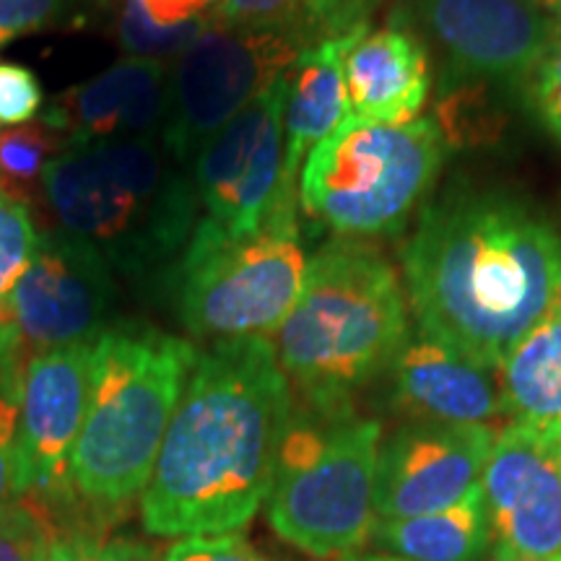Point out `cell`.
Listing matches in <instances>:
<instances>
[{
    "mask_svg": "<svg viewBox=\"0 0 561 561\" xmlns=\"http://www.w3.org/2000/svg\"><path fill=\"white\" fill-rule=\"evenodd\" d=\"M294 413L271 339L216 341L198 356L140 494L151 536L240 533L276 476Z\"/></svg>",
    "mask_w": 561,
    "mask_h": 561,
    "instance_id": "1",
    "label": "cell"
},
{
    "mask_svg": "<svg viewBox=\"0 0 561 561\" xmlns=\"http://www.w3.org/2000/svg\"><path fill=\"white\" fill-rule=\"evenodd\" d=\"M403 273L419 333L496 371L561 297V237L520 198L450 195L421 214Z\"/></svg>",
    "mask_w": 561,
    "mask_h": 561,
    "instance_id": "2",
    "label": "cell"
},
{
    "mask_svg": "<svg viewBox=\"0 0 561 561\" xmlns=\"http://www.w3.org/2000/svg\"><path fill=\"white\" fill-rule=\"evenodd\" d=\"M411 339L396 268L380 250L341 237L307 265L305 286L273 333L278 367L305 409H351Z\"/></svg>",
    "mask_w": 561,
    "mask_h": 561,
    "instance_id": "3",
    "label": "cell"
},
{
    "mask_svg": "<svg viewBox=\"0 0 561 561\" xmlns=\"http://www.w3.org/2000/svg\"><path fill=\"white\" fill-rule=\"evenodd\" d=\"M42 198L62 231L128 276L187 248L201 203L187 164L159 138L70 146L47 167Z\"/></svg>",
    "mask_w": 561,
    "mask_h": 561,
    "instance_id": "4",
    "label": "cell"
},
{
    "mask_svg": "<svg viewBox=\"0 0 561 561\" xmlns=\"http://www.w3.org/2000/svg\"><path fill=\"white\" fill-rule=\"evenodd\" d=\"M198 356L159 331H104L94 341L87 416L68 462V486L83 502L121 510L144 494Z\"/></svg>",
    "mask_w": 561,
    "mask_h": 561,
    "instance_id": "5",
    "label": "cell"
},
{
    "mask_svg": "<svg viewBox=\"0 0 561 561\" xmlns=\"http://www.w3.org/2000/svg\"><path fill=\"white\" fill-rule=\"evenodd\" d=\"M382 426L354 409L291 413L268 494L271 528L314 559H341L371 541Z\"/></svg>",
    "mask_w": 561,
    "mask_h": 561,
    "instance_id": "6",
    "label": "cell"
},
{
    "mask_svg": "<svg viewBox=\"0 0 561 561\" xmlns=\"http://www.w3.org/2000/svg\"><path fill=\"white\" fill-rule=\"evenodd\" d=\"M445 161L439 125L369 123L346 117L305 159L301 210L348 240L392 234L432 191Z\"/></svg>",
    "mask_w": 561,
    "mask_h": 561,
    "instance_id": "7",
    "label": "cell"
},
{
    "mask_svg": "<svg viewBox=\"0 0 561 561\" xmlns=\"http://www.w3.org/2000/svg\"><path fill=\"white\" fill-rule=\"evenodd\" d=\"M307 257L294 206L255 234H231L208 216L182 250L180 318L195 339L237 341L278 331L305 286Z\"/></svg>",
    "mask_w": 561,
    "mask_h": 561,
    "instance_id": "8",
    "label": "cell"
},
{
    "mask_svg": "<svg viewBox=\"0 0 561 561\" xmlns=\"http://www.w3.org/2000/svg\"><path fill=\"white\" fill-rule=\"evenodd\" d=\"M314 42L299 26H221L208 30L170 62V115L164 144L193 161L237 112L297 66Z\"/></svg>",
    "mask_w": 561,
    "mask_h": 561,
    "instance_id": "9",
    "label": "cell"
},
{
    "mask_svg": "<svg viewBox=\"0 0 561 561\" xmlns=\"http://www.w3.org/2000/svg\"><path fill=\"white\" fill-rule=\"evenodd\" d=\"M286 76L237 112L195 157L198 201L208 219L231 234H255L278 208L297 201L284 191Z\"/></svg>",
    "mask_w": 561,
    "mask_h": 561,
    "instance_id": "10",
    "label": "cell"
},
{
    "mask_svg": "<svg viewBox=\"0 0 561 561\" xmlns=\"http://www.w3.org/2000/svg\"><path fill=\"white\" fill-rule=\"evenodd\" d=\"M115 280L89 242L68 231L39 237L34 261L0 305L26 362L45 351L94 343L102 335Z\"/></svg>",
    "mask_w": 561,
    "mask_h": 561,
    "instance_id": "11",
    "label": "cell"
},
{
    "mask_svg": "<svg viewBox=\"0 0 561 561\" xmlns=\"http://www.w3.org/2000/svg\"><path fill=\"white\" fill-rule=\"evenodd\" d=\"M494 559L561 553V437L510 421L481 476Z\"/></svg>",
    "mask_w": 561,
    "mask_h": 561,
    "instance_id": "12",
    "label": "cell"
},
{
    "mask_svg": "<svg viewBox=\"0 0 561 561\" xmlns=\"http://www.w3.org/2000/svg\"><path fill=\"white\" fill-rule=\"evenodd\" d=\"M494 430L479 424L409 421L382 439L377 458V517L432 515L481 483Z\"/></svg>",
    "mask_w": 561,
    "mask_h": 561,
    "instance_id": "13",
    "label": "cell"
},
{
    "mask_svg": "<svg viewBox=\"0 0 561 561\" xmlns=\"http://www.w3.org/2000/svg\"><path fill=\"white\" fill-rule=\"evenodd\" d=\"M94 343L45 351L26 364L19 388L16 468L21 496L55 494L68 483V462L89 403Z\"/></svg>",
    "mask_w": 561,
    "mask_h": 561,
    "instance_id": "14",
    "label": "cell"
},
{
    "mask_svg": "<svg viewBox=\"0 0 561 561\" xmlns=\"http://www.w3.org/2000/svg\"><path fill=\"white\" fill-rule=\"evenodd\" d=\"M419 11L455 73L471 79H525L559 34L530 0H421Z\"/></svg>",
    "mask_w": 561,
    "mask_h": 561,
    "instance_id": "15",
    "label": "cell"
},
{
    "mask_svg": "<svg viewBox=\"0 0 561 561\" xmlns=\"http://www.w3.org/2000/svg\"><path fill=\"white\" fill-rule=\"evenodd\" d=\"M170 115V62L123 58L104 73L62 91L45 123L70 146L164 138Z\"/></svg>",
    "mask_w": 561,
    "mask_h": 561,
    "instance_id": "16",
    "label": "cell"
},
{
    "mask_svg": "<svg viewBox=\"0 0 561 561\" xmlns=\"http://www.w3.org/2000/svg\"><path fill=\"white\" fill-rule=\"evenodd\" d=\"M390 375L392 398L411 421L491 426L504 416L496 371L421 333L398 351Z\"/></svg>",
    "mask_w": 561,
    "mask_h": 561,
    "instance_id": "17",
    "label": "cell"
},
{
    "mask_svg": "<svg viewBox=\"0 0 561 561\" xmlns=\"http://www.w3.org/2000/svg\"><path fill=\"white\" fill-rule=\"evenodd\" d=\"M348 115L369 123H411L430 100V55L413 34L367 30L343 60Z\"/></svg>",
    "mask_w": 561,
    "mask_h": 561,
    "instance_id": "18",
    "label": "cell"
},
{
    "mask_svg": "<svg viewBox=\"0 0 561 561\" xmlns=\"http://www.w3.org/2000/svg\"><path fill=\"white\" fill-rule=\"evenodd\" d=\"M356 30L341 37L322 39L310 47L297 66L289 70V89H286L284 107V191L297 195V180L301 164L318 149L325 138H331L348 117V91L343 60L348 47L362 34Z\"/></svg>",
    "mask_w": 561,
    "mask_h": 561,
    "instance_id": "19",
    "label": "cell"
},
{
    "mask_svg": "<svg viewBox=\"0 0 561 561\" xmlns=\"http://www.w3.org/2000/svg\"><path fill=\"white\" fill-rule=\"evenodd\" d=\"M371 541L405 561H483L494 546V533L481 483L447 510L377 520Z\"/></svg>",
    "mask_w": 561,
    "mask_h": 561,
    "instance_id": "20",
    "label": "cell"
},
{
    "mask_svg": "<svg viewBox=\"0 0 561 561\" xmlns=\"http://www.w3.org/2000/svg\"><path fill=\"white\" fill-rule=\"evenodd\" d=\"M496 371L504 416L561 437V297Z\"/></svg>",
    "mask_w": 561,
    "mask_h": 561,
    "instance_id": "21",
    "label": "cell"
},
{
    "mask_svg": "<svg viewBox=\"0 0 561 561\" xmlns=\"http://www.w3.org/2000/svg\"><path fill=\"white\" fill-rule=\"evenodd\" d=\"M66 151V140L45 121L0 133V193L30 206L42 195L47 167Z\"/></svg>",
    "mask_w": 561,
    "mask_h": 561,
    "instance_id": "22",
    "label": "cell"
},
{
    "mask_svg": "<svg viewBox=\"0 0 561 561\" xmlns=\"http://www.w3.org/2000/svg\"><path fill=\"white\" fill-rule=\"evenodd\" d=\"M55 523L39 502L19 496L0 507V561H50Z\"/></svg>",
    "mask_w": 561,
    "mask_h": 561,
    "instance_id": "23",
    "label": "cell"
},
{
    "mask_svg": "<svg viewBox=\"0 0 561 561\" xmlns=\"http://www.w3.org/2000/svg\"><path fill=\"white\" fill-rule=\"evenodd\" d=\"M39 234L34 229L30 206L0 193V305L9 299L34 261Z\"/></svg>",
    "mask_w": 561,
    "mask_h": 561,
    "instance_id": "24",
    "label": "cell"
},
{
    "mask_svg": "<svg viewBox=\"0 0 561 561\" xmlns=\"http://www.w3.org/2000/svg\"><path fill=\"white\" fill-rule=\"evenodd\" d=\"M318 0H219L210 11V21L221 26H299L314 37L310 26V13Z\"/></svg>",
    "mask_w": 561,
    "mask_h": 561,
    "instance_id": "25",
    "label": "cell"
},
{
    "mask_svg": "<svg viewBox=\"0 0 561 561\" xmlns=\"http://www.w3.org/2000/svg\"><path fill=\"white\" fill-rule=\"evenodd\" d=\"M50 561H161L151 546L94 533H55Z\"/></svg>",
    "mask_w": 561,
    "mask_h": 561,
    "instance_id": "26",
    "label": "cell"
},
{
    "mask_svg": "<svg viewBox=\"0 0 561 561\" xmlns=\"http://www.w3.org/2000/svg\"><path fill=\"white\" fill-rule=\"evenodd\" d=\"M42 102L45 94L34 70L19 62H0V125L16 128L34 123Z\"/></svg>",
    "mask_w": 561,
    "mask_h": 561,
    "instance_id": "27",
    "label": "cell"
},
{
    "mask_svg": "<svg viewBox=\"0 0 561 561\" xmlns=\"http://www.w3.org/2000/svg\"><path fill=\"white\" fill-rule=\"evenodd\" d=\"M161 561H273L257 551L242 533L180 538L161 553Z\"/></svg>",
    "mask_w": 561,
    "mask_h": 561,
    "instance_id": "28",
    "label": "cell"
},
{
    "mask_svg": "<svg viewBox=\"0 0 561 561\" xmlns=\"http://www.w3.org/2000/svg\"><path fill=\"white\" fill-rule=\"evenodd\" d=\"M530 76L533 107H536L546 130L561 144V30Z\"/></svg>",
    "mask_w": 561,
    "mask_h": 561,
    "instance_id": "29",
    "label": "cell"
},
{
    "mask_svg": "<svg viewBox=\"0 0 561 561\" xmlns=\"http://www.w3.org/2000/svg\"><path fill=\"white\" fill-rule=\"evenodd\" d=\"M66 0H0V50L60 16Z\"/></svg>",
    "mask_w": 561,
    "mask_h": 561,
    "instance_id": "30",
    "label": "cell"
},
{
    "mask_svg": "<svg viewBox=\"0 0 561 561\" xmlns=\"http://www.w3.org/2000/svg\"><path fill=\"white\" fill-rule=\"evenodd\" d=\"M16 426L19 405L0 390V507L16 502L21 496L16 468Z\"/></svg>",
    "mask_w": 561,
    "mask_h": 561,
    "instance_id": "31",
    "label": "cell"
},
{
    "mask_svg": "<svg viewBox=\"0 0 561 561\" xmlns=\"http://www.w3.org/2000/svg\"><path fill=\"white\" fill-rule=\"evenodd\" d=\"M339 561H405L392 557V553H348V557H341Z\"/></svg>",
    "mask_w": 561,
    "mask_h": 561,
    "instance_id": "32",
    "label": "cell"
},
{
    "mask_svg": "<svg viewBox=\"0 0 561 561\" xmlns=\"http://www.w3.org/2000/svg\"><path fill=\"white\" fill-rule=\"evenodd\" d=\"M530 3H536L538 9H549V11H553V13H559L561 11V0H530Z\"/></svg>",
    "mask_w": 561,
    "mask_h": 561,
    "instance_id": "33",
    "label": "cell"
},
{
    "mask_svg": "<svg viewBox=\"0 0 561 561\" xmlns=\"http://www.w3.org/2000/svg\"><path fill=\"white\" fill-rule=\"evenodd\" d=\"M494 561H561V553H559V557H546V559H530V557H512V559H494Z\"/></svg>",
    "mask_w": 561,
    "mask_h": 561,
    "instance_id": "34",
    "label": "cell"
},
{
    "mask_svg": "<svg viewBox=\"0 0 561 561\" xmlns=\"http://www.w3.org/2000/svg\"><path fill=\"white\" fill-rule=\"evenodd\" d=\"M557 16H559V19H561V11H559V13H557ZM559 30H561V21H559Z\"/></svg>",
    "mask_w": 561,
    "mask_h": 561,
    "instance_id": "35",
    "label": "cell"
},
{
    "mask_svg": "<svg viewBox=\"0 0 561 561\" xmlns=\"http://www.w3.org/2000/svg\"><path fill=\"white\" fill-rule=\"evenodd\" d=\"M216 3H219V0H216Z\"/></svg>",
    "mask_w": 561,
    "mask_h": 561,
    "instance_id": "36",
    "label": "cell"
}]
</instances>
